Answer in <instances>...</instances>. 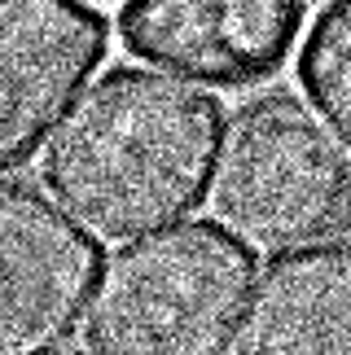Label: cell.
Here are the masks:
<instances>
[{"label": "cell", "mask_w": 351, "mask_h": 355, "mask_svg": "<svg viewBox=\"0 0 351 355\" xmlns=\"http://www.w3.org/2000/svg\"><path fill=\"white\" fill-rule=\"evenodd\" d=\"M224 141L228 119L211 92L141 66H114L58 123L40 175L88 233L141 241L202 207Z\"/></svg>", "instance_id": "obj_1"}, {"label": "cell", "mask_w": 351, "mask_h": 355, "mask_svg": "<svg viewBox=\"0 0 351 355\" xmlns=\"http://www.w3.org/2000/svg\"><path fill=\"white\" fill-rule=\"evenodd\" d=\"M255 250L220 224H176L110 254L84 320L88 355H233Z\"/></svg>", "instance_id": "obj_2"}, {"label": "cell", "mask_w": 351, "mask_h": 355, "mask_svg": "<svg viewBox=\"0 0 351 355\" xmlns=\"http://www.w3.org/2000/svg\"><path fill=\"white\" fill-rule=\"evenodd\" d=\"M211 207L250 250L294 254L351 220V158L294 97H264L228 123Z\"/></svg>", "instance_id": "obj_3"}, {"label": "cell", "mask_w": 351, "mask_h": 355, "mask_svg": "<svg viewBox=\"0 0 351 355\" xmlns=\"http://www.w3.org/2000/svg\"><path fill=\"white\" fill-rule=\"evenodd\" d=\"M303 22L307 0H123L119 40L154 71L233 92L273 79Z\"/></svg>", "instance_id": "obj_4"}, {"label": "cell", "mask_w": 351, "mask_h": 355, "mask_svg": "<svg viewBox=\"0 0 351 355\" xmlns=\"http://www.w3.org/2000/svg\"><path fill=\"white\" fill-rule=\"evenodd\" d=\"M5 233V316L0 355H53L71 343L97 294L101 254L40 189L9 180L0 198Z\"/></svg>", "instance_id": "obj_5"}, {"label": "cell", "mask_w": 351, "mask_h": 355, "mask_svg": "<svg viewBox=\"0 0 351 355\" xmlns=\"http://www.w3.org/2000/svg\"><path fill=\"white\" fill-rule=\"evenodd\" d=\"M0 158L13 171L71 114L110 49V31L88 0H0Z\"/></svg>", "instance_id": "obj_6"}, {"label": "cell", "mask_w": 351, "mask_h": 355, "mask_svg": "<svg viewBox=\"0 0 351 355\" xmlns=\"http://www.w3.org/2000/svg\"><path fill=\"white\" fill-rule=\"evenodd\" d=\"M233 355H351V241L273 259L246 298Z\"/></svg>", "instance_id": "obj_7"}, {"label": "cell", "mask_w": 351, "mask_h": 355, "mask_svg": "<svg viewBox=\"0 0 351 355\" xmlns=\"http://www.w3.org/2000/svg\"><path fill=\"white\" fill-rule=\"evenodd\" d=\"M299 84L320 123L351 149V0H329L299 49Z\"/></svg>", "instance_id": "obj_8"}, {"label": "cell", "mask_w": 351, "mask_h": 355, "mask_svg": "<svg viewBox=\"0 0 351 355\" xmlns=\"http://www.w3.org/2000/svg\"><path fill=\"white\" fill-rule=\"evenodd\" d=\"M97 5H110V0H97Z\"/></svg>", "instance_id": "obj_9"}]
</instances>
